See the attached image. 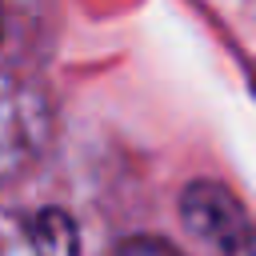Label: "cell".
Returning a JSON list of instances; mask_svg holds the SVG:
<instances>
[{
    "label": "cell",
    "mask_w": 256,
    "mask_h": 256,
    "mask_svg": "<svg viewBox=\"0 0 256 256\" xmlns=\"http://www.w3.org/2000/svg\"><path fill=\"white\" fill-rule=\"evenodd\" d=\"M252 88H256V80H252Z\"/></svg>",
    "instance_id": "cell-4"
},
{
    "label": "cell",
    "mask_w": 256,
    "mask_h": 256,
    "mask_svg": "<svg viewBox=\"0 0 256 256\" xmlns=\"http://www.w3.org/2000/svg\"><path fill=\"white\" fill-rule=\"evenodd\" d=\"M8 256H80V236L68 212L60 208H40L12 224L8 236Z\"/></svg>",
    "instance_id": "cell-2"
},
{
    "label": "cell",
    "mask_w": 256,
    "mask_h": 256,
    "mask_svg": "<svg viewBox=\"0 0 256 256\" xmlns=\"http://www.w3.org/2000/svg\"><path fill=\"white\" fill-rule=\"evenodd\" d=\"M180 220L208 256H256V228L244 204L216 180H192L180 192Z\"/></svg>",
    "instance_id": "cell-1"
},
{
    "label": "cell",
    "mask_w": 256,
    "mask_h": 256,
    "mask_svg": "<svg viewBox=\"0 0 256 256\" xmlns=\"http://www.w3.org/2000/svg\"><path fill=\"white\" fill-rule=\"evenodd\" d=\"M108 256H184L176 244H168V240H160V236H128V240H120Z\"/></svg>",
    "instance_id": "cell-3"
}]
</instances>
